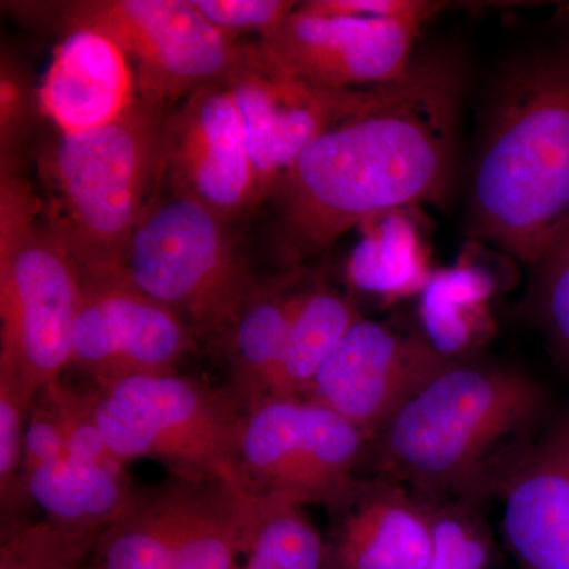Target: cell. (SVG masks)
<instances>
[{
  "label": "cell",
  "mask_w": 569,
  "mask_h": 569,
  "mask_svg": "<svg viewBox=\"0 0 569 569\" xmlns=\"http://www.w3.org/2000/svg\"><path fill=\"white\" fill-rule=\"evenodd\" d=\"M467 70L448 50L422 52L399 78L301 153L272 198L287 264L325 253L356 224L440 201L455 173Z\"/></svg>",
  "instance_id": "6da1fadb"
},
{
  "label": "cell",
  "mask_w": 569,
  "mask_h": 569,
  "mask_svg": "<svg viewBox=\"0 0 569 569\" xmlns=\"http://www.w3.org/2000/svg\"><path fill=\"white\" fill-rule=\"evenodd\" d=\"M468 233L531 269L569 233V47L519 59L497 82Z\"/></svg>",
  "instance_id": "7a4b0ae2"
},
{
  "label": "cell",
  "mask_w": 569,
  "mask_h": 569,
  "mask_svg": "<svg viewBox=\"0 0 569 569\" xmlns=\"http://www.w3.org/2000/svg\"><path fill=\"white\" fill-rule=\"evenodd\" d=\"M545 406L526 373L451 361L372 441L378 477L470 501L497 489L533 440Z\"/></svg>",
  "instance_id": "3957f363"
},
{
  "label": "cell",
  "mask_w": 569,
  "mask_h": 569,
  "mask_svg": "<svg viewBox=\"0 0 569 569\" xmlns=\"http://www.w3.org/2000/svg\"><path fill=\"white\" fill-rule=\"evenodd\" d=\"M164 122L162 108L138 97L102 129L61 134L41 159L44 220L82 279H119L123 253L163 174Z\"/></svg>",
  "instance_id": "277c9868"
},
{
  "label": "cell",
  "mask_w": 569,
  "mask_h": 569,
  "mask_svg": "<svg viewBox=\"0 0 569 569\" xmlns=\"http://www.w3.org/2000/svg\"><path fill=\"white\" fill-rule=\"evenodd\" d=\"M82 274L54 238L40 198L2 168L0 372L39 392L71 362Z\"/></svg>",
  "instance_id": "5b68a950"
},
{
  "label": "cell",
  "mask_w": 569,
  "mask_h": 569,
  "mask_svg": "<svg viewBox=\"0 0 569 569\" xmlns=\"http://www.w3.org/2000/svg\"><path fill=\"white\" fill-rule=\"evenodd\" d=\"M89 391L104 443L126 466L151 459L173 477L223 478L246 489L239 473L244 408L230 391L178 372L118 378Z\"/></svg>",
  "instance_id": "8992f818"
},
{
  "label": "cell",
  "mask_w": 569,
  "mask_h": 569,
  "mask_svg": "<svg viewBox=\"0 0 569 569\" xmlns=\"http://www.w3.org/2000/svg\"><path fill=\"white\" fill-rule=\"evenodd\" d=\"M119 279L174 310L194 337L220 347L260 283L239 257L227 220L176 194L142 217Z\"/></svg>",
  "instance_id": "52a82bcc"
},
{
  "label": "cell",
  "mask_w": 569,
  "mask_h": 569,
  "mask_svg": "<svg viewBox=\"0 0 569 569\" xmlns=\"http://www.w3.org/2000/svg\"><path fill=\"white\" fill-rule=\"evenodd\" d=\"M372 440L306 397H264L244 410L239 473L258 496L336 509L361 479Z\"/></svg>",
  "instance_id": "ba28073f"
},
{
  "label": "cell",
  "mask_w": 569,
  "mask_h": 569,
  "mask_svg": "<svg viewBox=\"0 0 569 569\" xmlns=\"http://www.w3.org/2000/svg\"><path fill=\"white\" fill-rule=\"evenodd\" d=\"M66 20L70 29H96L114 40L132 66L138 97L162 110L223 81L244 51L192 0H91L71 3Z\"/></svg>",
  "instance_id": "9c48e42d"
},
{
  "label": "cell",
  "mask_w": 569,
  "mask_h": 569,
  "mask_svg": "<svg viewBox=\"0 0 569 569\" xmlns=\"http://www.w3.org/2000/svg\"><path fill=\"white\" fill-rule=\"evenodd\" d=\"M244 123L261 201L272 197L301 153L355 110L367 91L317 88L244 43L241 61L223 80Z\"/></svg>",
  "instance_id": "30bf717a"
},
{
  "label": "cell",
  "mask_w": 569,
  "mask_h": 569,
  "mask_svg": "<svg viewBox=\"0 0 569 569\" xmlns=\"http://www.w3.org/2000/svg\"><path fill=\"white\" fill-rule=\"evenodd\" d=\"M451 361L422 335L361 317L321 367L306 399L358 427L370 440Z\"/></svg>",
  "instance_id": "8fae6325"
},
{
  "label": "cell",
  "mask_w": 569,
  "mask_h": 569,
  "mask_svg": "<svg viewBox=\"0 0 569 569\" xmlns=\"http://www.w3.org/2000/svg\"><path fill=\"white\" fill-rule=\"evenodd\" d=\"M422 22L317 14L298 9L260 50L296 77L328 91H366L411 66Z\"/></svg>",
  "instance_id": "7c38bea8"
},
{
  "label": "cell",
  "mask_w": 569,
  "mask_h": 569,
  "mask_svg": "<svg viewBox=\"0 0 569 569\" xmlns=\"http://www.w3.org/2000/svg\"><path fill=\"white\" fill-rule=\"evenodd\" d=\"M194 335L174 310L121 279H82L71 335V362L107 383L118 378L176 372Z\"/></svg>",
  "instance_id": "4fadbf2b"
},
{
  "label": "cell",
  "mask_w": 569,
  "mask_h": 569,
  "mask_svg": "<svg viewBox=\"0 0 569 569\" xmlns=\"http://www.w3.org/2000/svg\"><path fill=\"white\" fill-rule=\"evenodd\" d=\"M163 174L176 197L231 222L260 203L244 123L223 81L198 89L163 130Z\"/></svg>",
  "instance_id": "5bb4252c"
},
{
  "label": "cell",
  "mask_w": 569,
  "mask_h": 569,
  "mask_svg": "<svg viewBox=\"0 0 569 569\" xmlns=\"http://www.w3.org/2000/svg\"><path fill=\"white\" fill-rule=\"evenodd\" d=\"M496 490L520 567L569 569V410L531 440Z\"/></svg>",
  "instance_id": "9a60e30c"
},
{
  "label": "cell",
  "mask_w": 569,
  "mask_h": 569,
  "mask_svg": "<svg viewBox=\"0 0 569 569\" xmlns=\"http://www.w3.org/2000/svg\"><path fill=\"white\" fill-rule=\"evenodd\" d=\"M326 569H426L432 515L407 486L377 477L359 481L336 509Z\"/></svg>",
  "instance_id": "2e32d148"
},
{
  "label": "cell",
  "mask_w": 569,
  "mask_h": 569,
  "mask_svg": "<svg viewBox=\"0 0 569 569\" xmlns=\"http://www.w3.org/2000/svg\"><path fill=\"white\" fill-rule=\"evenodd\" d=\"M69 32L39 92L41 111L61 134L102 129L138 102L132 66L119 44L96 29Z\"/></svg>",
  "instance_id": "e0dca14e"
},
{
  "label": "cell",
  "mask_w": 569,
  "mask_h": 569,
  "mask_svg": "<svg viewBox=\"0 0 569 569\" xmlns=\"http://www.w3.org/2000/svg\"><path fill=\"white\" fill-rule=\"evenodd\" d=\"M162 490L176 569H238L252 541L260 496L223 478L173 477Z\"/></svg>",
  "instance_id": "ac0fdd59"
},
{
  "label": "cell",
  "mask_w": 569,
  "mask_h": 569,
  "mask_svg": "<svg viewBox=\"0 0 569 569\" xmlns=\"http://www.w3.org/2000/svg\"><path fill=\"white\" fill-rule=\"evenodd\" d=\"M22 479L29 500L43 509L47 520L92 542L138 497L126 467L70 455L24 471Z\"/></svg>",
  "instance_id": "d6986e66"
},
{
  "label": "cell",
  "mask_w": 569,
  "mask_h": 569,
  "mask_svg": "<svg viewBox=\"0 0 569 569\" xmlns=\"http://www.w3.org/2000/svg\"><path fill=\"white\" fill-rule=\"evenodd\" d=\"M299 291L295 272L260 280L224 339L222 351L233 380L230 392L244 410L266 397L283 353Z\"/></svg>",
  "instance_id": "ffe728a7"
},
{
  "label": "cell",
  "mask_w": 569,
  "mask_h": 569,
  "mask_svg": "<svg viewBox=\"0 0 569 569\" xmlns=\"http://www.w3.org/2000/svg\"><path fill=\"white\" fill-rule=\"evenodd\" d=\"M362 317L353 296L318 283L301 288L266 397H306L321 367Z\"/></svg>",
  "instance_id": "44dd1931"
},
{
  "label": "cell",
  "mask_w": 569,
  "mask_h": 569,
  "mask_svg": "<svg viewBox=\"0 0 569 569\" xmlns=\"http://www.w3.org/2000/svg\"><path fill=\"white\" fill-rule=\"evenodd\" d=\"M493 283L475 268L449 269L430 276L421 291L425 336L448 359H458L488 332V302Z\"/></svg>",
  "instance_id": "7402d4cb"
},
{
  "label": "cell",
  "mask_w": 569,
  "mask_h": 569,
  "mask_svg": "<svg viewBox=\"0 0 569 569\" xmlns=\"http://www.w3.org/2000/svg\"><path fill=\"white\" fill-rule=\"evenodd\" d=\"M96 569H176L174 535L162 486L138 492L132 507L97 538Z\"/></svg>",
  "instance_id": "603a6c76"
},
{
  "label": "cell",
  "mask_w": 569,
  "mask_h": 569,
  "mask_svg": "<svg viewBox=\"0 0 569 569\" xmlns=\"http://www.w3.org/2000/svg\"><path fill=\"white\" fill-rule=\"evenodd\" d=\"M328 542L307 518L302 505L260 496L252 541L238 569H326Z\"/></svg>",
  "instance_id": "cb8c5ba5"
},
{
  "label": "cell",
  "mask_w": 569,
  "mask_h": 569,
  "mask_svg": "<svg viewBox=\"0 0 569 569\" xmlns=\"http://www.w3.org/2000/svg\"><path fill=\"white\" fill-rule=\"evenodd\" d=\"M96 542L67 533L50 520L20 523L0 546V569H74L82 567Z\"/></svg>",
  "instance_id": "d4e9b609"
},
{
  "label": "cell",
  "mask_w": 569,
  "mask_h": 569,
  "mask_svg": "<svg viewBox=\"0 0 569 569\" xmlns=\"http://www.w3.org/2000/svg\"><path fill=\"white\" fill-rule=\"evenodd\" d=\"M37 392L10 373L0 372V497L2 508L29 500L22 479L24 436Z\"/></svg>",
  "instance_id": "484cf974"
},
{
  "label": "cell",
  "mask_w": 569,
  "mask_h": 569,
  "mask_svg": "<svg viewBox=\"0 0 569 569\" xmlns=\"http://www.w3.org/2000/svg\"><path fill=\"white\" fill-rule=\"evenodd\" d=\"M533 271L535 316L552 350L569 367V233Z\"/></svg>",
  "instance_id": "4316f807"
},
{
  "label": "cell",
  "mask_w": 569,
  "mask_h": 569,
  "mask_svg": "<svg viewBox=\"0 0 569 569\" xmlns=\"http://www.w3.org/2000/svg\"><path fill=\"white\" fill-rule=\"evenodd\" d=\"M463 501L432 511V552L426 569H486L489 538Z\"/></svg>",
  "instance_id": "83f0119b"
},
{
  "label": "cell",
  "mask_w": 569,
  "mask_h": 569,
  "mask_svg": "<svg viewBox=\"0 0 569 569\" xmlns=\"http://www.w3.org/2000/svg\"><path fill=\"white\" fill-rule=\"evenodd\" d=\"M50 399L63 438H66L67 455L74 458L99 460L110 466L127 467L122 460L112 455L104 443L96 417H93L91 391L66 383L62 378L41 388Z\"/></svg>",
  "instance_id": "f1b7e54d"
},
{
  "label": "cell",
  "mask_w": 569,
  "mask_h": 569,
  "mask_svg": "<svg viewBox=\"0 0 569 569\" xmlns=\"http://www.w3.org/2000/svg\"><path fill=\"white\" fill-rule=\"evenodd\" d=\"M194 9L228 39L258 36L263 40L280 28L298 3L287 0H192Z\"/></svg>",
  "instance_id": "f546056e"
},
{
  "label": "cell",
  "mask_w": 569,
  "mask_h": 569,
  "mask_svg": "<svg viewBox=\"0 0 569 569\" xmlns=\"http://www.w3.org/2000/svg\"><path fill=\"white\" fill-rule=\"evenodd\" d=\"M299 7L317 14L377 18V20H407L425 22L440 10V3L421 0H312Z\"/></svg>",
  "instance_id": "4dcf8cb0"
},
{
  "label": "cell",
  "mask_w": 569,
  "mask_h": 569,
  "mask_svg": "<svg viewBox=\"0 0 569 569\" xmlns=\"http://www.w3.org/2000/svg\"><path fill=\"white\" fill-rule=\"evenodd\" d=\"M67 455L66 438H63L58 415L43 389L37 392L28 427L24 436V458H22V475L31 468L62 458Z\"/></svg>",
  "instance_id": "1f68e13d"
},
{
  "label": "cell",
  "mask_w": 569,
  "mask_h": 569,
  "mask_svg": "<svg viewBox=\"0 0 569 569\" xmlns=\"http://www.w3.org/2000/svg\"><path fill=\"white\" fill-rule=\"evenodd\" d=\"M74 569H96V568H93L91 565V567H80V568H74Z\"/></svg>",
  "instance_id": "d6a6232c"
}]
</instances>
